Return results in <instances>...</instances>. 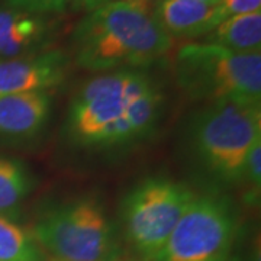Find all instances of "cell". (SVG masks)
I'll return each mask as SVG.
<instances>
[{"label":"cell","instance_id":"obj_15","mask_svg":"<svg viewBox=\"0 0 261 261\" xmlns=\"http://www.w3.org/2000/svg\"><path fill=\"white\" fill-rule=\"evenodd\" d=\"M6 5L34 13H58L73 5H83L86 8H96L102 5V0H5Z\"/></svg>","mask_w":261,"mask_h":261},{"label":"cell","instance_id":"obj_18","mask_svg":"<svg viewBox=\"0 0 261 261\" xmlns=\"http://www.w3.org/2000/svg\"><path fill=\"white\" fill-rule=\"evenodd\" d=\"M197 2H203V3H207V5H219L222 0H197Z\"/></svg>","mask_w":261,"mask_h":261},{"label":"cell","instance_id":"obj_8","mask_svg":"<svg viewBox=\"0 0 261 261\" xmlns=\"http://www.w3.org/2000/svg\"><path fill=\"white\" fill-rule=\"evenodd\" d=\"M68 65V57L58 49L0 60V97L51 92L64 83Z\"/></svg>","mask_w":261,"mask_h":261},{"label":"cell","instance_id":"obj_4","mask_svg":"<svg viewBox=\"0 0 261 261\" xmlns=\"http://www.w3.org/2000/svg\"><path fill=\"white\" fill-rule=\"evenodd\" d=\"M261 141V103L207 105L193 121L192 148L199 163L224 183H241L252 147Z\"/></svg>","mask_w":261,"mask_h":261},{"label":"cell","instance_id":"obj_5","mask_svg":"<svg viewBox=\"0 0 261 261\" xmlns=\"http://www.w3.org/2000/svg\"><path fill=\"white\" fill-rule=\"evenodd\" d=\"M31 233L54 261H118L121 252L112 221L94 199H77L49 209Z\"/></svg>","mask_w":261,"mask_h":261},{"label":"cell","instance_id":"obj_17","mask_svg":"<svg viewBox=\"0 0 261 261\" xmlns=\"http://www.w3.org/2000/svg\"><path fill=\"white\" fill-rule=\"evenodd\" d=\"M224 18H229L233 15H244L251 12H260L261 0H222L219 3Z\"/></svg>","mask_w":261,"mask_h":261},{"label":"cell","instance_id":"obj_10","mask_svg":"<svg viewBox=\"0 0 261 261\" xmlns=\"http://www.w3.org/2000/svg\"><path fill=\"white\" fill-rule=\"evenodd\" d=\"M51 109L49 92L0 97V142H25L35 138L47 125Z\"/></svg>","mask_w":261,"mask_h":261},{"label":"cell","instance_id":"obj_3","mask_svg":"<svg viewBox=\"0 0 261 261\" xmlns=\"http://www.w3.org/2000/svg\"><path fill=\"white\" fill-rule=\"evenodd\" d=\"M176 80L197 102L260 103L261 53H235L209 42H190L176 56Z\"/></svg>","mask_w":261,"mask_h":261},{"label":"cell","instance_id":"obj_7","mask_svg":"<svg viewBox=\"0 0 261 261\" xmlns=\"http://www.w3.org/2000/svg\"><path fill=\"white\" fill-rule=\"evenodd\" d=\"M232 205L218 195H196L152 261H228L237 238Z\"/></svg>","mask_w":261,"mask_h":261},{"label":"cell","instance_id":"obj_19","mask_svg":"<svg viewBox=\"0 0 261 261\" xmlns=\"http://www.w3.org/2000/svg\"><path fill=\"white\" fill-rule=\"evenodd\" d=\"M53 261H54V260H53Z\"/></svg>","mask_w":261,"mask_h":261},{"label":"cell","instance_id":"obj_11","mask_svg":"<svg viewBox=\"0 0 261 261\" xmlns=\"http://www.w3.org/2000/svg\"><path fill=\"white\" fill-rule=\"evenodd\" d=\"M152 15L171 39L203 37L225 20L219 5L197 0H159Z\"/></svg>","mask_w":261,"mask_h":261},{"label":"cell","instance_id":"obj_6","mask_svg":"<svg viewBox=\"0 0 261 261\" xmlns=\"http://www.w3.org/2000/svg\"><path fill=\"white\" fill-rule=\"evenodd\" d=\"M195 192L164 177H151L130 190L122 206L125 237L142 261H152L167 243Z\"/></svg>","mask_w":261,"mask_h":261},{"label":"cell","instance_id":"obj_1","mask_svg":"<svg viewBox=\"0 0 261 261\" xmlns=\"http://www.w3.org/2000/svg\"><path fill=\"white\" fill-rule=\"evenodd\" d=\"M164 96L147 73L106 71L86 80L67 116L70 138L84 148H119L144 140L157 126Z\"/></svg>","mask_w":261,"mask_h":261},{"label":"cell","instance_id":"obj_14","mask_svg":"<svg viewBox=\"0 0 261 261\" xmlns=\"http://www.w3.org/2000/svg\"><path fill=\"white\" fill-rule=\"evenodd\" d=\"M0 261H45L32 233L0 215Z\"/></svg>","mask_w":261,"mask_h":261},{"label":"cell","instance_id":"obj_16","mask_svg":"<svg viewBox=\"0 0 261 261\" xmlns=\"http://www.w3.org/2000/svg\"><path fill=\"white\" fill-rule=\"evenodd\" d=\"M243 181L248 183L252 190L260 192L261 185V141L257 142L248 154L244 168Z\"/></svg>","mask_w":261,"mask_h":261},{"label":"cell","instance_id":"obj_12","mask_svg":"<svg viewBox=\"0 0 261 261\" xmlns=\"http://www.w3.org/2000/svg\"><path fill=\"white\" fill-rule=\"evenodd\" d=\"M206 42L243 54L261 53V10L226 18L207 34Z\"/></svg>","mask_w":261,"mask_h":261},{"label":"cell","instance_id":"obj_2","mask_svg":"<svg viewBox=\"0 0 261 261\" xmlns=\"http://www.w3.org/2000/svg\"><path fill=\"white\" fill-rule=\"evenodd\" d=\"M71 42L77 65L94 73L147 67L173 47L144 0L96 6L77 23Z\"/></svg>","mask_w":261,"mask_h":261},{"label":"cell","instance_id":"obj_9","mask_svg":"<svg viewBox=\"0 0 261 261\" xmlns=\"http://www.w3.org/2000/svg\"><path fill=\"white\" fill-rule=\"evenodd\" d=\"M53 25L47 15L0 3V60L47 51Z\"/></svg>","mask_w":261,"mask_h":261},{"label":"cell","instance_id":"obj_13","mask_svg":"<svg viewBox=\"0 0 261 261\" xmlns=\"http://www.w3.org/2000/svg\"><path fill=\"white\" fill-rule=\"evenodd\" d=\"M27 166L16 159L0 157V215L12 218L32 190Z\"/></svg>","mask_w":261,"mask_h":261}]
</instances>
